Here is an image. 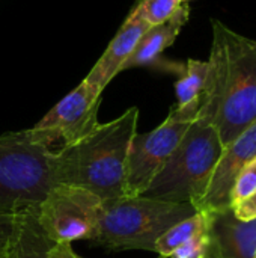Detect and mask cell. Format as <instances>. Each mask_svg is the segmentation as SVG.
I'll return each mask as SVG.
<instances>
[{"instance_id": "8", "label": "cell", "mask_w": 256, "mask_h": 258, "mask_svg": "<svg viewBox=\"0 0 256 258\" xmlns=\"http://www.w3.org/2000/svg\"><path fill=\"white\" fill-rule=\"evenodd\" d=\"M101 94L83 80L32 128L50 147L57 141L65 145L86 136L100 124L98 110L101 106Z\"/></svg>"}, {"instance_id": "19", "label": "cell", "mask_w": 256, "mask_h": 258, "mask_svg": "<svg viewBox=\"0 0 256 258\" xmlns=\"http://www.w3.org/2000/svg\"><path fill=\"white\" fill-rule=\"evenodd\" d=\"M17 215L12 213H0V258L6 255L9 242L14 236L17 227Z\"/></svg>"}, {"instance_id": "12", "label": "cell", "mask_w": 256, "mask_h": 258, "mask_svg": "<svg viewBox=\"0 0 256 258\" xmlns=\"http://www.w3.org/2000/svg\"><path fill=\"white\" fill-rule=\"evenodd\" d=\"M189 17L190 6L187 3H183L169 20L155 26H149L140 38L136 50L125 62L122 71L137 67H149L155 63L160 59L161 53L175 42L180 32L189 21Z\"/></svg>"}, {"instance_id": "23", "label": "cell", "mask_w": 256, "mask_h": 258, "mask_svg": "<svg viewBox=\"0 0 256 258\" xmlns=\"http://www.w3.org/2000/svg\"><path fill=\"white\" fill-rule=\"evenodd\" d=\"M255 258H256V254H255Z\"/></svg>"}, {"instance_id": "21", "label": "cell", "mask_w": 256, "mask_h": 258, "mask_svg": "<svg viewBox=\"0 0 256 258\" xmlns=\"http://www.w3.org/2000/svg\"><path fill=\"white\" fill-rule=\"evenodd\" d=\"M48 258H83L80 257L72 248L71 243H54L50 249H48ZM158 258H164L160 257Z\"/></svg>"}, {"instance_id": "10", "label": "cell", "mask_w": 256, "mask_h": 258, "mask_svg": "<svg viewBox=\"0 0 256 258\" xmlns=\"http://www.w3.org/2000/svg\"><path fill=\"white\" fill-rule=\"evenodd\" d=\"M148 27L149 24L134 8L84 80L91 86L103 92L106 86L115 79V76L122 71L125 62L136 50L140 38L148 30Z\"/></svg>"}, {"instance_id": "16", "label": "cell", "mask_w": 256, "mask_h": 258, "mask_svg": "<svg viewBox=\"0 0 256 258\" xmlns=\"http://www.w3.org/2000/svg\"><path fill=\"white\" fill-rule=\"evenodd\" d=\"M183 3L186 0H140L136 9L149 26H155L169 20Z\"/></svg>"}, {"instance_id": "7", "label": "cell", "mask_w": 256, "mask_h": 258, "mask_svg": "<svg viewBox=\"0 0 256 258\" xmlns=\"http://www.w3.org/2000/svg\"><path fill=\"white\" fill-rule=\"evenodd\" d=\"M190 124L170 110L158 127L133 136L125 168V197H140L148 189Z\"/></svg>"}, {"instance_id": "13", "label": "cell", "mask_w": 256, "mask_h": 258, "mask_svg": "<svg viewBox=\"0 0 256 258\" xmlns=\"http://www.w3.org/2000/svg\"><path fill=\"white\" fill-rule=\"evenodd\" d=\"M178 74L180 77L175 83L177 104L170 110L178 118L193 122L198 118L202 95L205 91L208 62L189 59Z\"/></svg>"}, {"instance_id": "5", "label": "cell", "mask_w": 256, "mask_h": 258, "mask_svg": "<svg viewBox=\"0 0 256 258\" xmlns=\"http://www.w3.org/2000/svg\"><path fill=\"white\" fill-rule=\"evenodd\" d=\"M51 147L33 130L0 136V213L35 209L54 186Z\"/></svg>"}, {"instance_id": "20", "label": "cell", "mask_w": 256, "mask_h": 258, "mask_svg": "<svg viewBox=\"0 0 256 258\" xmlns=\"http://www.w3.org/2000/svg\"><path fill=\"white\" fill-rule=\"evenodd\" d=\"M231 209H232L234 216L241 222H247V221L256 219V190L253 194H250L247 198H244V200L238 201L237 204H234Z\"/></svg>"}, {"instance_id": "11", "label": "cell", "mask_w": 256, "mask_h": 258, "mask_svg": "<svg viewBox=\"0 0 256 258\" xmlns=\"http://www.w3.org/2000/svg\"><path fill=\"white\" fill-rule=\"evenodd\" d=\"M208 237L207 258H255L256 219L241 222L232 209L208 213Z\"/></svg>"}, {"instance_id": "3", "label": "cell", "mask_w": 256, "mask_h": 258, "mask_svg": "<svg viewBox=\"0 0 256 258\" xmlns=\"http://www.w3.org/2000/svg\"><path fill=\"white\" fill-rule=\"evenodd\" d=\"M223 147L216 125L196 118L142 197L190 203L196 209L207 192Z\"/></svg>"}, {"instance_id": "22", "label": "cell", "mask_w": 256, "mask_h": 258, "mask_svg": "<svg viewBox=\"0 0 256 258\" xmlns=\"http://www.w3.org/2000/svg\"><path fill=\"white\" fill-rule=\"evenodd\" d=\"M2 258H6V255H5V257H2Z\"/></svg>"}, {"instance_id": "9", "label": "cell", "mask_w": 256, "mask_h": 258, "mask_svg": "<svg viewBox=\"0 0 256 258\" xmlns=\"http://www.w3.org/2000/svg\"><path fill=\"white\" fill-rule=\"evenodd\" d=\"M256 157V121L244 128L235 139L223 147L222 156L213 171L210 184L198 212L216 213L231 209V192L241 169Z\"/></svg>"}, {"instance_id": "6", "label": "cell", "mask_w": 256, "mask_h": 258, "mask_svg": "<svg viewBox=\"0 0 256 258\" xmlns=\"http://www.w3.org/2000/svg\"><path fill=\"white\" fill-rule=\"evenodd\" d=\"M101 209L103 200L91 190L56 184L33 209V213L41 230L53 243H71L94 239Z\"/></svg>"}, {"instance_id": "4", "label": "cell", "mask_w": 256, "mask_h": 258, "mask_svg": "<svg viewBox=\"0 0 256 258\" xmlns=\"http://www.w3.org/2000/svg\"><path fill=\"white\" fill-rule=\"evenodd\" d=\"M198 210L190 203H169L146 197L103 201L95 236L91 242L112 251L155 249L157 239Z\"/></svg>"}, {"instance_id": "17", "label": "cell", "mask_w": 256, "mask_h": 258, "mask_svg": "<svg viewBox=\"0 0 256 258\" xmlns=\"http://www.w3.org/2000/svg\"><path fill=\"white\" fill-rule=\"evenodd\" d=\"M256 190V157L249 162L241 172L238 174V177L235 178V183L232 186V192H231V204H237L238 201L247 198L250 194H253ZM231 206V207H232Z\"/></svg>"}, {"instance_id": "2", "label": "cell", "mask_w": 256, "mask_h": 258, "mask_svg": "<svg viewBox=\"0 0 256 258\" xmlns=\"http://www.w3.org/2000/svg\"><path fill=\"white\" fill-rule=\"evenodd\" d=\"M139 109L130 107L116 119L98 124L86 136L53 151V180L91 190L103 201L125 197V168Z\"/></svg>"}, {"instance_id": "24", "label": "cell", "mask_w": 256, "mask_h": 258, "mask_svg": "<svg viewBox=\"0 0 256 258\" xmlns=\"http://www.w3.org/2000/svg\"><path fill=\"white\" fill-rule=\"evenodd\" d=\"M186 2H187V0H186Z\"/></svg>"}, {"instance_id": "15", "label": "cell", "mask_w": 256, "mask_h": 258, "mask_svg": "<svg viewBox=\"0 0 256 258\" xmlns=\"http://www.w3.org/2000/svg\"><path fill=\"white\" fill-rule=\"evenodd\" d=\"M208 231V213L205 212H196L195 215L180 221L178 224L172 225L169 230H166L155 242V249L160 257L169 258L172 252L180 248L183 243L190 240L192 237L207 233Z\"/></svg>"}, {"instance_id": "18", "label": "cell", "mask_w": 256, "mask_h": 258, "mask_svg": "<svg viewBox=\"0 0 256 258\" xmlns=\"http://www.w3.org/2000/svg\"><path fill=\"white\" fill-rule=\"evenodd\" d=\"M210 249V237L208 231L201 233L186 243H183L180 248H177L169 258H207Z\"/></svg>"}, {"instance_id": "1", "label": "cell", "mask_w": 256, "mask_h": 258, "mask_svg": "<svg viewBox=\"0 0 256 258\" xmlns=\"http://www.w3.org/2000/svg\"><path fill=\"white\" fill-rule=\"evenodd\" d=\"M208 76L198 118L219 130L223 145L256 121V39L211 20Z\"/></svg>"}, {"instance_id": "14", "label": "cell", "mask_w": 256, "mask_h": 258, "mask_svg": "<svg viewBox=\"0 0 256 258\" xmlns=\"http://www.w3.org/2000/svg\"><path fill=\"white\" fill-rule=\"evenodd\" d=\"M54 243L41 230L33 209L18 213L17 227L9 242L6 258H48Z\"/></svg>"}]
</instances>
